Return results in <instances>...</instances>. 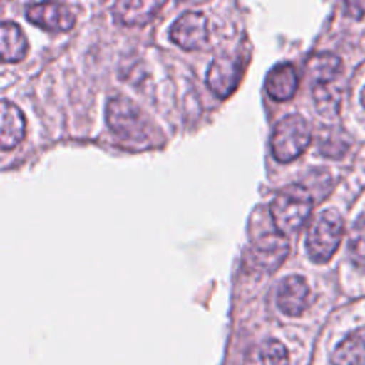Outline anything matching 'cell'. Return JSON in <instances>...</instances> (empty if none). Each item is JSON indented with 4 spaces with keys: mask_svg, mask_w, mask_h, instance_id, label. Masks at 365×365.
<instances>
[{
    "mask_svg": "<svg viewBox=\"0 0 365 365\" xmlns=\"http://www.w3.org/2000/svg\"><path fill=\"white\" fill-rule=\"evenodd\" d=\"M312 195L303 185H287L271 203V217L280 234L298 232L312 214Z\"/></svg>",
    "mask_w": 365,
    "mask_h": 365,
    "instance_id": "6da1fadb",
    "label": "cell"
},
{
    "mask_svg": "<svg viewBox=\"0 0 365 365\" xmlns=\"http://www.w3.org/2000/svg\"><path fill=\"white\" fill-rule=\"evenodd\" d=\"M344 235V221L335 209L324 210L314 220L307 234V252L317 264H324L335 255Z\"/></svg>",
    "mask_w": 365,
    "mask_h": 365,
    "instance_id": "7a4b0ae2",
    "label": "cell"
},
{
    "mask_svg": "<svg viewBox=\"0 0 365 365\" xmlns=\"http://www.w3.org/2000/svg\"><path fill=\"white\" fill-rule=\"evenodd\" d=\"M110 130L125 143H146L150 139V127L141 109L125 96L109 100L106 110Z\"/></svg>",
    "mask_w": 365,
    "mask_h": 365,
    "instance_id": "3957f363",
    "label": "cell"
},
{
    "mask_svg": "<svg viewBox=\"0 0 365 365\" xmlns=\"http://www.w3.org/2000/svg\"><path fill=\"white\" fill-rule=\"evenodd\" d=\"M310 141H312V130L305 118L299 114H291L274 127L271 150L277 160L292 163L305 153Z\"/></svg>",
    "mask_w": 365,
    "mask_h": 365,
    "instance_id": "277c9868",
    "label": "cell"
},
{
    "mask_svg": "<svg viewBox=\"0 0 365 365\" xmlns=\"http://www.w3.org/2000/svg\"><path fill=\"white\" fill-rule=\"evenodd\" d=\"M170 38L184 50H200L209 38V24L203 13L187 11L171 25Z\"/></svg>",
    "mask_w": 365,
    "mask_h": 365,
    "instance_id": "5b68a950",
    "label": "cell"
},
{
    "mask_svg": "<svg viewBox=\"0 0 365 365\" xmlns=\"http://www.w3.org/2000/svg\"><path fill=\"white\" fill-rule=\"evenodd\" d=\"M287 239L280 234H269L260 237L257 242H253L248 260L255 269L269 273V271H274L277 267H280V264L287 259Z\"/></svg>",
    "mask_w": 365,
    "mask_h": 365,
    "instance_id": "8992f818",
    "label": "cell"
},
{
    "mask_svg": "<svg viewBox=\"0 0 365 365\" xmlns=\"http://www.w3.org/2000/svg\"><path fill=\"white\" fill-rule=\"evenodd\" d=\"M242 77V63L239 57L221 56L210 64L207 84L220 98H228Z\"/></svg>",
    "mask_w": 365,
    "mask_h": 365,
    "instance_id": "52a82bcc",
    "label": "cell"
},
{
    "mask_svg": "<svg viewBox=\"0 0 365 365\" xmlns=\"http://www.w3.org/2000/svg\"><path fill=\"white\" fill-rule=\"evenodd\" d=\"M27 20L46 31H70L75 25V14L64 4H32L27 7Z\"/></svg>",
    "mask_w": 365,
    "mask_h": 365,
    "instance_id": "ba28073f",
    "label": "cell"
},
{
    "mask_svg": "<svg viewBox=\"0 0 365 365\" xmlns=\"http://www.w3.org/2000/svg\"><path fill=\"white\" fill-rule=\"evenodd\" d=\"M278 309L287 316H302L310 305V287L303 277H289L278 287Z\"/></svg>",
    "mask_w": 365,
    "mask_h": 365,
    "instance_id": "9c48e42d",
    "label": "cell"
},
{
    "mask_svg": "<svg viewBox=\"0 0 365 365\" xmlns=\"http://www.w3.org/2000/svg\"><path fill=\"white\" fill-rule=\"evenodd\" d=\"M299 86V77L298 71L292 64L282 63L277 64L273 70L269 71L266 78V89L269 93V96L277 102H285V100H291L296 95Z\"/></svg>",
    "mask_w": 365,
    "mask_h": 365,
    "instance_id": "30bf717a",
    "label": "cell"
},
{
    "mask_svg": "<svg viewBox=\"0 0 365 365\" xmlns=\"http://www.w3.org/2000/svg\"><path fill=\"white\" fill-rule=\"evenodd\" d=\"M25 138V118L21 110L14 103L4 100L2 102V132L0 143L2 150H11L20 145Z\"/></svg>",
    "mask_w": 365,
    "mask_h": 365,
    "instance_id": "8fae6325",
    "label": "cell"
},
{
    "mask_svg": "<svg viewBox=\"0 0 365 365\" xmlns=\"http://www.w3.org/2000/svg\"><path fill=\"white\" fill-rule=\"evenodd\" d=\"M163 9L160 2H118L114 16L123 25H145Z\"/></svg>",
    "mask_w": 365,
    "mask_h": 365,
    "instance_id": "7c38bea8",
    "label": "cell"
},
{
    "mask_svg": "<svg viewBox=\"0 0 365 365\" xmlns=\"http://www.w3.org/2000/svg\"><path fill=\"white\" fill-rule=\"evenodd\" d=\"M0 53H2L4 63H16L21 61L27 53V39H25L24 32L13 21H4L0 27Z\"/></svg>",
    "mask_w": 365,
    "mask_h": 365,
    "instance_id": "4fadbf2b",
    "label": "cell"
},
{
    "mask_svg": "<svg viewBox=\"0 0 365 365\" xmlns=\"http://www.w3.org/2000/svg\"><path fill=\"white\" fill-rule=\"evenodd\" d=\"M334 365H365V328L349 334L331 356Z\"/></svg>",
    "mask_w": 365,
    "mask_h": 365,
    "instance_id": "5bb4252c",
    "label": "cell"
},
{
    "mask_svg": "<svg viewBox=\"0 0 365 365\" xmlns=\"http://www.w3.org/2000/svg\"><path fill=\"white\" fill-rule=\"evenodd\" d=\"M342 63L335 53L321 52L309 61V73L317 86L331 84L341 73Z\"/></svg>",
    "mask_w": 365,
    "mask_h": 365,
    "instance_id": "9a60e30c",
    "label": "cell"
},
{
    "mask_svg": "<svg viewBox=\"0 0 365 365\" xmlns=\"http://www.w3.org/2000/svg\"><path fill=\"white\" fill-rule=\"evenodd\" d=\"M242 365H289V353L278 341H266L255 346Z\"/></svg>",
    "mask_w": 365,
    "mask_h": 365,
    "instance_id": "2e32d148",
    "label": "cell"
},
{
    "mask_svg": "<svg viewBox=\"0 0 365 365\" xmlns=\"http://www.w3.org/2000/svg\"><path fill=\"white\" fill-rule=\"evenodd\" d=\"M348 253L356 267L365 269V217L353 225L351 234H349Z\"/></svg>",
    "mask_w": 365,
    "mask_h": 365,
    "instance_id": "e0dca14e",
    "label": "cell"
},
{
    "mask_svg": "<svg viewBox=\"0 0 365 365\" xmlns=\"http://www.w3.org/2000/svg\"><path fill=\"white\" fill-rule=\"evenodd\" d=\"M316 100H317V107H319L321 113H324V116H328V114H335L339 110V106H341L339 95L334 91L331 84L317 86Z\"/></svg>",
    "mask_w": 365,
    "mask_h": 365,
    "instance_id": "ac0fdd59",
    "label": "cell"
},
{
    "mask_svg": "<svg viewBox=\"0 0 365 365\" xmlns=\"http://www.w3.org/2000/svg\"><path fill=\"white\" fill-rule=\"evenodd\" d=\"M346 13H348V16H353V18H362L365 16V2H348L346 4Z\"/></svg>",
    "mask_w": 365,
    "mask_h": 365,
    "instance_id": "d6986e66",
    "label": "cell"
},
{
    "mask_svg": "<svg viewBox=\"0 0 365 365\" xmlns=\"http://www.w3.org/2000/svg\"><path fill=\"white\" fill-rule=\"evenodd\" d=\"M362 103H364V107H365V88H364V91H362Z\"/></svg>",
    "mask_w": 365,
    "mask_h": 365,
    "instance_id": "ffe728a7",
    "label": "cell"
}]
</instances>
